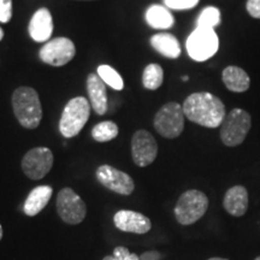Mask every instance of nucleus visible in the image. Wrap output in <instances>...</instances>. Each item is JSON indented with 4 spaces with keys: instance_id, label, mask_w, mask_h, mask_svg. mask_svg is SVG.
I'll return each instance as SVG.
<instances>
[{
    "instance_id": "1",
    "label": "nucleus",
    "mask_w": 260,
    "mask_h": 260,
    "mask_svg": "<svg viewBox=\"0 0 260 260\" xmlns=\"http://www.w3.org/2000/svg\"><path fill=\"white\" fill-rule=\"evenodd\" d=\"M182 109L186 118L205 128H218L226 116L222 100L209 92L190 94L184 100Z\"/></svg>"
},
{
    "instance_id": "2",
    "label": "nucleus",
    "mask_w": 260,
    "mask_h": 260,
    "mask_svg": "<svg viewBox=\"0 0 260 260\" xmlns=\"http://www.w3.org/2000/svg\"><path fill=\"white\" fill-rule=\"evenodd\" d=\"M12 107L19 124L27 129L38 128L42 119V106L37 90L19 87L12 94Z\"/></svg>"
},
{
    "instance_id": "3",
    "label": "nucleus",
    "mask_w": 260,
    "mask_h": 260,
    "mask_svg": "<svg viewBox=\"0 0 260 260\" xmlns=\"http://www.w3.org/2000/svg\"><path fill=\"white\" fill-rule=\"evenodd\" d=\"M90 104L86 98L76 96L65 105L59 121V132L64 138L70 139L79 135L90 116Z\"/></svg>"
},
{
    "instance_id": "4",
    "label": "nucleus",
    "mask_w": 260,
    "mask_h": 260,
    "mask_svg": "<svg viewBox=\"0 0 260 260\" xmlns=\"http://www.w3.org/2000/svg\"><path fill=\"white\" fill-rule=\"evenodd\" d=\"M209 209V198L203 191L189 189L178 198L175 206V217L182 225H190L203 218Z\"/></svg>"
},
{
    "instance_id": "5",
    "label": "nucleus",
    "mask_w": 260,
    "mask_h": 260,
    "mask_svg": "<svg viewBox=\"0 0 260 260\" xmlns=\"http://www.w3.org/2000/svg\"><path fill=\"white\" fill-rule=\"evenodd\" d=\"M252 126V117L243 109H233L228 112L220 125V140L228 147H235L245 141Z\"/></svg>"
},
{
    "instance_id": "6",
    "label": "nucleus",
    "mask_w": 260,
    "mask_h": 260,
    "mask_svg": "<svg viewBox=\"0 0 260 260\" xmlns=\"http://www.w3.org/2000/svg\"><path fill=\"white\" fill-rule=\"evenodd\" d=\"M188 56L195 61H206L219 50V39L214 29L197 27L186 42Z\"/></svg>"
},
{
    "instance_id": "7",
    "label": "nucleus",
    "mask_w": 260,
    "mask_h": 260,
    "mask_svg": "<svg viewBox=\"0 0 260 260\" xmlns=\"http://www.w3.org/2000/svg\"><path fill=\"white\" fill-rule=\"evenodd\" d=\"M184 118L182 105L176 102L167 103L154 116V129L162 138L176 139L184 129Z\"/></svg>"
},
{
    "instance_id": "8",
    "label": "nucleus",
    "mask_w": 260,
    "mask_h": 260,
    "mask_svg": "<svg viewBox=\"0 0 260 260\" xmlns=\"http://www.w3.org/2000/svg\"><path fill=\"white\" fill-rule=\"evenodd\" d=\"M57 211L60 219L71 225L80 224L87 214L86 204L71 188H64L58 193Z\"/></svg>"
},
{
    "instance_id": "9",
    "label": "nucleus",
    "mask_w": 260,
    "mask_h": 260,
    "mask_svg": "<svg viewBox=\"0 0 260 260\" xmlns=\"http://www.w3.org/2000/svg\"><path fill=\"white\" fill-rule=\"evenodd\" d=\"M53 167V153L47 147H35L22 159V170L30 180H41Z\"/></svg>"
},
{
    "instance_id": "10",
    "label": "nucleus",
    "mask_w": 260,
    "mask_h": 260,
    "mask_svg": "<svg viewBox=\"0 0 260 260\" xmlns=\"http://www.w3.org/2000/svg\"><path fill=\"white\" fill-rule=\"evenodd\" d=\"M76 54L74 42L68 38H56L47 41L40 50V59L52 67H63Z\"/></svg>"
},
{
    "instance_id": "11",
    "label": "nucleus",
    "mask_w": 260,
    "mask_h": 260,
    "mask_svg": "<svg viewBox=\"0 0 260 260\" xmlns=\"http://www.w3.org/2000/svg\"><path fill=\"white\" fill-rule=\"evenodd\" d=\"M158 144L154 136L147 130H138L132 140V157L138 167L145 168L155 160Z\"/></svg>"
},
{
    "instance_id": "12",
    "label": "nucleus",
    "mask_w": 260,
    "mask_h": 260,
    "mask_svg": "<svg viewBox=\"0 0 260 260\" xmlns=\"http://www.w3.org/2000/svg\"><path fill=\"white\" fill-rule=\"evenodd\" d=\"M95 177L107 189L121 195H130L134 191L135 184L128 174L111 165H102L96 169Z\"/></svg>"
},
{
    "instance_id": "13",
    "label": "nucleus",
    "mask_w": 260,
    "mask_h": 260,
    "mask_svg": "<svg viewBox=\"0 0 260 260\" xmlns=\"http://www.w3.org/2000/svg\"><path fill=\"white\" fill-rule=\"evenodd\" d=\"M117 229L125 233L146 234L151 230L152 223L145 214L130 210L118 211L113 217Z\"/></svg>"
},
{
    "instance_id": "14",
    "label": "nucleus",
    "mask_w": 260,
    "mask_h": 260,
    "mask_svg": "<svg viewBox=\"0 0 260 260\" xmlns=\"http://www.w3.org/2000/svg\"><path fill=\"white\" fill-rule=\"evenodd\" d=\"M30 38L37 42H47L53 32V19L46 8L39 9L30 19L28 25Z\"/></svg>"
},
{
    "instance_id": "15",
    "label": "nucleus",
    "mask_w": 260,
    "mask_h": 260,
    "mask_svg": "<svg viewBox=\"0 0 260 260\" xmlns=\"http://www.w3.org/2000/svg\"><path fill=\"white\" fill-rule=\"evenodd\" d=\"M248 191L243 186H234L229 188L224 195V210L234 217H242L248 210Z\"/></svg>"
},
{
    "instance_id": "16",
    "label": "nucleus",
    "mask_w": 260,
    "mask_h": 260,
    "mask_svg": "<svg viewBox=\"0 0 260 260\" xmlns=\"http://www.w3.org/2000/svg\"><path fill=\"white\" fill-rule=\"evenodd\" d=\"M87 93L89 104L98 115H105L107 111V92L106 86L98 74H89L87 77Z\"/></svg>"
},
{
    "instance_id": "17",
    "label": "nucleus",
    "mask_w": 260,
    "mask_h": 260,
    "mask_svg": "<svg viewBox=\"0 0 260 260\" xmlns=\"http://www.w3.org/2000/svg\"><path fill=\"white\" fill-rule=\"evenodd\" d=\"M223 83L230 92L243 93L249 89L251 86V77L242 68L236 65L226 67L222 73Z\"/></svg>"
},
{
    "instance_id": "18",
    "label": "nucleus",
    "mask_w": 260,
    "mask_h": 260,
    "mask_svg": "<svg viewBox=\"0 0 260 260\" xmlns=\"http://www.w3.org/2000/svg\"><path fill=\"white\" fill-rule=\"evenodd\" d=\"M53 189L50 186L35 187L24 201L23 211L29 217H34L41 212L47 206Z\"/></svg>"
},
{
    "instance_id": "19",
    "label": "nucleus",
    "mask_w": 260,
    "mask_h": 260,
    "mask_svg": "<svg viewBox=\"0 0 260 260\" xmlns=\"http://www.w3.org/2000/svg\"><path fill=\"white\" fill-rule=\"evenodd\" d=\"M151 45L155 51L161 56L176 59L181 54L180 41L176 37L169 32H158L151 38Z\"/></svg>"
},
{
    "instance_id": "20",
    "label": "nucleus",
    "mask_w": 260,
    "mask_h": 260,
    "mask_svg": "<svg viewBox=\"0 0 260 260\" xmlns=\"http://www.w3.org/2000/svg\"><path fill=\"white\" fill-rule=\"evenodd\" d=\"M146 22L153 29H164L171 28L175 23V18L167 6L162 5H152L149 6L145 15Z\"/></svg>"
},
{
    "instance_id": "21",
    "label": "nucleus",
    "mask_w": 260,
    "mask_h": 260,
    "mask_svg": "<svg viewBox=\"0 0 260 260\" xmlns=\"http://www.w3.org/2000/svg\"><path fill=\"white\" fill-rule=\"evenodd\" d=\"M162 81H164V70L160 65L152 63L145 68L142 74V84L146 89H158L162 84Z\"/></svg>"
},
{
    "instance_id": "22",
    "label": "nucleus",
    "mask_w": 260,
    "mask_h": 260,
    "mask_svg": "<svg viewBox=\"0 0 260 260\" xmlns=\"http://www.w3.org/2000/svg\"><path fill=\"white\" fill-rule=\"evenodd\" d=\"M96 74L104 83L110 86L115 90H123V88H124V81H123L122 76L118 74V71L113 69L110 65H99L96 69Z\"/></svg>"
},
{
    "instance_id": "23",
    "label": "nucleus",
    "mask_w": 260,
    "mask_h": 260,
    "mask_svg": "<svg viewBox=\"0 0 260 260\" xmlns=\"http://www.w3.org/2000/svg\"><path fill=\"white\" fill-rule=\"evenodd\" d=\"M118 125L112 121H104L98 123L92 129V136L96 142H109L118 135Z\"/></svg>"
},
{
    "instance_id": "24",
    "label": "nucleus",
    "mask_w": 260,
    "mask_h": 260,
    "mask_svg": "<svg viewBox=\"0 0 260 260\" xmlns=\"http://www.w3.org/2000/svg\"><path fill=\"white\" fill-rule=\"evenodd\" d=\"M220 22H222V17H220L219 10L214 6H207L200 12L197 19V27L214 29L220 24Z\"/></svg>"
},
{
    "instance_id": "25",
    "label": "nucleus",
    "mask_w": 260,
    "mask_h": 260,
    "mask_svg": "<svg viewBox=\"0 0 260 260\" xmlns=\"http://www.w3.org/2000/svg\"><path fill=\"white\" fill-rule=\"evenodd\" d=\"M200 0H164V5L169 10H189L199 4Z\"/></svg>"
},
{
    "instance_id": "26",
    "label": "nucleus",
    "mask_w": 260,
    "mask_h": 260,
    "mask_svg": "<svg viewBox=\"0 0 260 260\" xmlns=\"http://www.w3.org/2000/svg\"><path fill=\"white\" fill-rule=\"evenodd\" d=\"M12 17V0H0V22L8 23Z\"/></svg>"
},
{
    "instance_id": "27",
    "label": "nucleus",
    "mask_w": 260,
    "mask_h": 260,
    "mask_svg": "<svg viewBox=\"0 0 260 260\" xmlns=\"http://www.w3.org/2000/svg\"><path fill=\"white\" fill-rule=\"evenodd\" d=\"M112 255L117 260H139V255L130 253L129 249L125 247H116Z\"/></svg>"
},
{
    "instance_id": "28",
    "label": "nucleus",
    "mask_w": 260,
    "mask_h": 260,
    "mask_svg": "<svg viewBox=\"0 0 260 260\" xmlns=\"http://www.w3.org/2000/svg\"><path fill=\"white\" fill-rule=\"evenodd\" d=\"M246 10L253 18L260 19V0H247Z\"/></svg>"
},
{
    "instance_id": "29",
    "label": "nucleus",
    "mask_w": 260,
    "mask_h": 260,
    "mask_svg": "<svg viewBox=\"0 0 260 260\" xmlns=\"http://www.w3.org/2000/svg\"><path fill=\"white\" fill-rule=\"evenodd\" d=\"M162 255L157 251H149L142 253L141 255L139 256V260H161Z\"/></svg>"
},
{
    "instance_id": "30",
    "label": "nucleus",
    "mask_w": 260,
    "mask_h": 260,
    "mask_svg": "<svg viewBox=\"0 0 260 260\" xmlns=\"http://www.w3.org/2000/svg\"><path fill=\"white\" fill-rule=\"evenodd\" d=\"M103 260H117V259H116L113 255H107V256H105V258H104Z\"/></svg>"
},
{
    "instance_id": "31",
    "label": "nucleus",
    "mask_w": 260,
    "mask_h": 260,
    "mask_svg": "<svg viewBox=\"0 0 260 260\" xmlns=\"http://www.w3.org/2000/svg\"><path fill=\"white\" fill-rule=\"evenodd\" d=\"M3 38H4V31H3V29L0 28V41L3 40Z\"/></svg>"
},
{
    "instance_id": "32",
    "label": "nucleus",
    "mask_w": 260,
    "mask_h": 260,
    "mask_svg": "<svg viewBox=\"0 0 260 260\" xmlns=\"http://www.w3.org/2000/svg\"><path fill=\"white\" fill-rule=\"evenodd\" d=\"M209 260H228V259H224V258H217V256H216V258H210Z\"/></svg>"
},
{
    "instance_id": "33",
    "label": "nucleus",
    "mask_w": 260,
    "mask_h": 260,
    "mask_svg": "<svg viewBox=\"0 0 260 260\" xmlns=\"http://www.w3.org/2000/svg\"><path fill=\"white\" fill-rule=\"evenodd\" d=\"M2 237H3V228L0 225V240H2Z\"/></svg>"
},
{
    "instance_id": "34",
    "label": "nucleus",
    "mask_w": 260,
    "mask_h": 260,
    "mask_svg": "<svg viewBox=\"0 0 260 260\" xmlns=\"http://www.w3.org/2000/svg\"><path fill=\"white\" fill-rule=\"evenodd\" d=\"M182 80H183V81H188V80H189V77H188V76H183V77H182Z\"/></svg>"
},
{
    "instance_id": "35",
    "label": "nucleus",
    "mask_w": 260,
    "mask_h": 260,
    "mask_svg": "<svg viewBox=\"0 0 260 260\" xmlns=\"http://www.w3.org/2000/svg\"><path fill=\"white\" fill-rule=\"evenodd\" d=\"M254 260H260V256H256V258Z\"/></svg>"
}]
</instances>
